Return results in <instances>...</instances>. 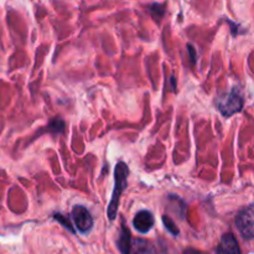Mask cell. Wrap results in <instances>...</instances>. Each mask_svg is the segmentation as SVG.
Listing matches in <instances>:
<instances>
[{
    "label": "cell",
    "instance_id": "4fadbf2b",
    "mask_svg": "<svg viewBox=\"0 0 254 254\" xmlns=\"http://www.w3.org/2000/svg\"><path fill=\"white\" fill-rule=\"evenodd\" d=\"M188 51H189V54H190L191 62H192V64H196V51H195V49H193V47L191 46V45H189V46H188Z\"/></svg>",
    "mask_w": 254,
    "mask_h": 254
},
{
    "label": "cell",
    "instance_id": "6da1fadb",
    "mask_svg": "<svg viewBox=\"0 0 254 254\" xmlns=\"http://www.w3.org/2000/svg\"><path fill=\"white\" fill-rule=\"evenodd\" d=\"M128 175L129 169L127 166L126 162L119 161L117 164L116 170H114V189L112 192V197L109 203H108L107 215L108 219L113 221L117 217V212H118L119 202H121V196L126 191L127 186H128Z\"/></svg>",
    "mask_w": 254,
    "mask_h": 254
},
{
    "label": "cell",
    "instance_id": "52a82bcc",
    "mask_svg": "<svg viewBox=\"0 0 254 254\" xmlns=\"http://www.w3.org/2000/svg\"><path fill=\"white\" fill-rule=\"evenodd\" d=\"M135 251L134 254H157L155 248L153 247V244L148 241H144V239H136L135 241Z\"/></svg>",
    "mask_w": 254,
    "mask_h": 254
},
{
    "label": "cell",
    "instance_id": "5bb4252c",
    "mask_svg": "<svg viewBox=\"0 0 254 254\" xmlns=\"http://www.w3.org/2000/svg\"><path fill=\"white\" fill-rule=\"evenodd\" d=\"M184 254H202L200 251H197V249H193V248H188L185 252H184Z\"/></svg>",
    "mask_w": 254,
    "mask_h": 254
},
{
    "label": "cell",
    "instance_id": "30bf717a",
    "mask_svg": "<svg viewBox=\"0 0 254 254\" xmlns=\"http://www.w3.org/2000/svg\"><path fill=\"white\" fill-rule=\"evenodd\" d=\"M119 247H121L122 251L126 253L129 249V231L128 229L123 228V232H122L121 241H119Z\"/></svg>",
    "mask_w": 254,
    "mask_h": 254
},
{
    "label": "cell",
    "instance_id": "ba28073f",
    "mask_svg": "<svg viewBox=\"0 0 254 254\" xmlns=\"http://www.w3.org/2000/svg\"><path fill=\"white\" fill-rule=\"evenodd\" d=\"M64 129V122L61 118H55L47 126V130L52 134H61Z\"/></svg>",
    "mask_w": 254,
    "mask_h": 254
},
{
    "label": "cell",
    "instance_id": "9c48e42d",
    "mask_svg": "<svg viewBox=\"0 0 254 254\" xmlns=\"http://www.w3.org/2000/svg\"><path fill=\"white\" fill-rule=\"evenodd\" d=\"M148 9L152 13V15L155 19H159V20H161L165 14V4H153Z\"/></svg>",
    "mask_w": 254,
    "mask_h": 254
},
{
    "label": "cell",
    "instance_id": "3957f363",
    "mask_svg": "<svg viewBox=\"0 0 254 254\" xmlns=\"http://www.w3.org/2000/svg\"><path fill=\"white\" fill-rule=\"evenodd\" d=\"M236 226L244 239L254 238V206L239 211L236 217Z\"/></svg>",
    "mask_w": 254,
    "mask_h": 254
},
{
    "label": "cell",
    "instance_id": "7c38bea8",
    "mask_svg": "<svg viewBox=\"0 0 254 254\" xmlns=\"http://www.w3.org/2000/svg\"><path fill=\"white\" fill-rule=\"evenodd\" d=\"M55 219H56L57 221L62 222V223H64V226H66L68 229H71V231H73V228H72V227H71V223H69V222H67V221H64V217H62V215H55Z\"/></svg>",
    "mask_w": 254,
    "mask_h": 254
},
{
    "label": "cell",
    "instance_id": "5b68a950",
    "mask_svg": "<svg viewBox=\"0 0 254 254\" xmlns=\"http://www.w3.org/2000/svg\"><path fill=\"white\" fill-rule=\"evenodd\" d=\"M133 226L140 233H148L154 226V216L150 211H139L133 220Z\"/></svg>",
    "mask_w": 254,
    "mask_h": 254
},
{
    "label": "cell",
    "instance_id": "277c9868",
    "mask_svg": "<svg viewBox=\"0 0 254 254\" xmlns=\"http://www.w3.org/2000/svg\"><path fill=\"white\" fill-rule=\"evenodd\" d=\"M72 220L75 222V226L81 233H87L93 227V219L90 211L85 206L77 205L72 210Z\"/></svg>",
    "mask_w": 254,
    "mask_h": 254
},
{
    "label": "cell",
    "instance_id": "8992f818",
    "mask_svg": "<svg viewBox=\"0 0 254 254\" xmlns=\"http://www.w3.org/2000/svg\"><path fill=\"white\" fill-rule=\"evenodd\" d=\"M216 254H241V249H239L236 237L232 233L223 234L219 247H217Z\"/></svg>",
    "mask_w": 254,
    "mask_h": 254
},
{
    "label": "cell",
    "instance_id": "7a4b0ae2",
    "mask_svg": "<svg viewBox=\"0 0 254 254\" xmlns=\"http://www.w3.org/2000/svg\"><path fill=\"white\" fill-rule=\"evenodd\" d=\"M243 104V95H241L238 88H233L229 92H227L226 95H221L217 99V102H216V105H217V109L220 111V113L226 117V118H229L233 114L241 112Z\"/></svg>",
    "mask_w": 254,
    "mask_h": 254
},
{
    "label": "cell",
    "instance_id": "8fae6325",
    "mask_svg": "<svg viewBox=\"0 0 254 254\" xmlns=\"http://www.w3.org/2000/svg\"><path fill=\"white\" fill-rule=\"evenodd\" d=\"M162 221H164V224H165V227L167 228V231L171 232V233L175 234V236H176V234H179V228L175 226V223L172 222V220L170 219V217H167V216H164V217H162Z\"/></svg>",
    "mask_w": 254,
    "mask_h": 254
}]
</instances>
